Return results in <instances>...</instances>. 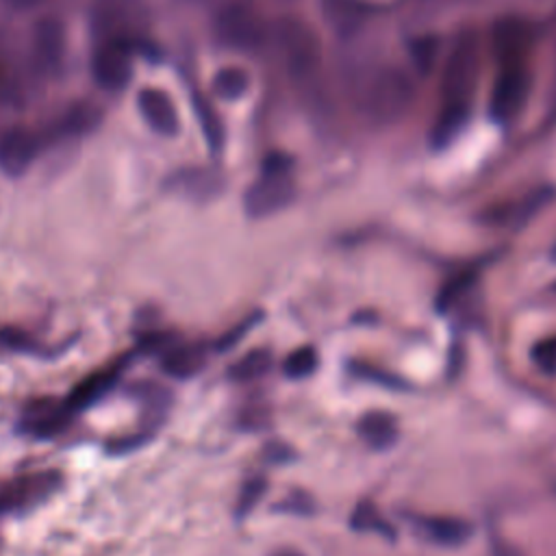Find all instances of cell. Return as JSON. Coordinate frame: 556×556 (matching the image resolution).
<instances>
[{"label": "cell", "instance_id": "cell-10", "mask_svg": "<svg viewBox=\"0 0 556 556\" xmlns=\"http://www.w3.org/2000/svg\"><path fill=\"white\" fill-rule=\"evenodd\" d=\"M67 50L65 24L54 15L39 17L30 28V63L41 76H56L63 70Z\"/></svg>", "mask_w": 556, "mask_h": 556}, {"label": "cell", "instance_id": "cell-32", "mask_svg": "<svg viewBox=\"0 0 556 556\" xmlns=\"http://www.w3.org/2000/svg\"><path fill=\"white\" fill-rule=\"evenodd\" d=\"M554 17H556V15H554Z\"/></svg>", "mask_w": 556, "mask_h": 556}, {"label": "cell", "instance_id": "cell-4", "mask_svg": "<svg viewBox=\"0 0 556 556\" xmlns=\"http://www.w3.org/2000/svg\"><path fill=\"white\" fill-rule=\"evenodd\" d=\"M410 78L395 67L376 70L361 89V106L374 122H395L400 119L413 102Z\"/></svg>", "mask_w": 556, "mask_h": 556}, {"label": "cell", "instance_id": "cell-29", "mask_svg": "<svg viewBox=\"0 0 556 556\" xmlns=\"http://www.w3.org/2000/svg\"><path fill=\"white\" fill-rule=\"evenodd\" d=\"M491 547H493V556H521L519 549L504 539H495Z\"/></svg>", "mask_w": 556, "mask_h": 556}, {"label": "cell", "instance_id": "cell-18", "mask_svg": "<svg viewBox=\"0 0 556 556\" xmlns=\"http://www.w3.org/2000/svg\"><path fill=\"white\" fill-rule=\"evenodd\" d=\"M361 439L374 450H387L397 439V424L395 417L384 410H371L361 417L358 421Z\"/></svg>", "mask_w": 556, "mask_h": 556}, {"label": "cell", "instance_id": "cell-21", "mask_svg": "<svg viewBox=\"0 0 556 556\" xmlns=\"http://www.w3.org/2000/svg\"><path fill=\"white\" fill-rule=\"evenodd\" d=\"M130 395L141 402V406L148 413V426H150V430H154V426H159V421L172 400L167 389H163L161 384H154V382H137L130 387Z\"/></svg>", "mask_w": 556, "mask_h": 556}, {"label": "cell", "instance_id": "cell-30", "mask_svg": "<svg viewBox=\"0 0 556 556\" xmlns=\"http://www.w3.org/2000/svg\"><path fill=\"white\" fill-rule=\"evenodd\" d=\"M2 2L15 11H30V9H37L39 4H43L46 0H2Z\"/></svg>", "mask_w": 556, "mask_h": 556}, {"label": "cell", "instance_id": "cell-15", "mask_svg": "<svg viewBox=\"0 0 556 556\" xmlns=\"http://www.w3.org/2000/svg\"><path fill=\"white\" fill-rule=\"evenodd\" d=\"M102 122V109L93 102H74L70 104L52 124L48 130H43L46 143L59 141V139H74L83 137L91 130H96Z\"/></svg>", "mask_w": 556, "mask_h": 556}, {"label": "cell", "instance_id": "cell-2", "mask_svg": "<svg viewBox=\"0 0 556 556\" xmlns=\"http://www.w3.org/2000/svg\"><path fill=\"white\" fill-rule=\"evenodd\" d=\"M280 63L295 80H311L319 70V41L315 30L295 15H282L269 26Z\"/></svg>", "mask_w": 556, "mask_h": 556}, {"label": "cell", "instance_id": "cell-17", "mask_svg": "<svg viewBox=\"0 0 556 556\" xmlns=\"http://www.w3.org/2000/svg\"><path fill=\"white\" fill-rule=\"evenodd\" d=\"M161 367L163 371H167L169 376L178 378V380H185V378H191L195 376L202 365H204V350L195 343H180V341H174L169 348H165L161 354Z\"/></svg>", "mask_w": 556, "mask_h": 556}, {"label": "cell", "instance_id": "cell-1", "mask_svg": "<svg viewBox=\"0 0 556 556\" xmlns=\"http://www.w3.org/2000/svg\"><path fill=\"white\" fill-rule=\"evenodd\" d=\"M480 52L473 33H460L445 61L441 74V109L434 119L432 139L437 143L450 141L467 119L473 87L478 80Z\"/></svg>", "mask_w": 556, "mask_h": 556}, {"label": "cell", "instance_id": "cell-14", "mask_svg": "<svg viewBox=\"0 0 556 556\" xmlns=\"http://www.w3.org/2000/svg\"><path fill=\"white\" fill-rule=\"evenodd\" d=\"M137 109L143 122L161 137H176L180 132V117L174 100L159 87H143L137 93Z\"/></svg>", "mask_w": 556, "mask_h": 556}, {"label": "cell", "instance_id": "cell-28", "mask_svg": "<svg viewBox=\"0 0 556 556\" xmlns=\"http://www.w3.org/2000/svg\"><path fill=\"white\" fill-rule=\"evenodd\" d=\"M354 526L356 528H376L378 513L369 504H361L358 508H354Z\"/></svg>", "mask_w": 556, "mask_h": 556}, {"label": "cell", "instance_id": "cell-12", "mask_svg": "<svg viewBox=\"0 0 556 556\" xmlns=\"http://www.w3.org/2000/svg\"><path fill=\"white\" fill-rule=\"evenodd\" d=\"M128 363H130V354H126V356L117 358L115 363H111V365H106V367H102V369L89 374L87 378H83V380L70 391V395L63 400L65 410L74 417V415L83 413L85 408L93 406L96 402H100V400L117 384V380H119L122 371L128 367Z\"/></svg>", "mask_w": 556, "mask_h": 556}, {"label": "cell", "instance_id": "cell-3", "mask_svg": "<svg viewBox=\"0 0 556 556\" xmlns=\"http://www.w3.org/2000/svg\"><path fill=\"white\" fill-rule=\"evenodd\" d=\"M291 159L282 152H271L263 159L256 180L243 195V208L250 217H267L282 211L293 200Z\"/></svg>", "mask_w": 556, "mask_h": 556}, {"label": "cell", "instance_id": "cell-23", "mask_svg": "<svg viewBox=\"0 0 556 556\" xmlns=\"http://www.w3.org/2000/svg\"><path fill=\"white\" fill-rule=\"evenodd\" d=\"M167 187L172 191L185 193L189 198H206L211 193V176L200 169H187V172H176L169 176Z\"/></svg>", "mask_w": 556, "mask_h": 556}, {"label": "cell", "instance_id": "cell-11", "mask_svg": "<svg viewBox=\"0 0 556 556\" xmlns=\"http://www.w3.org/2000/svg\"><path fill=\"white\" fill-rule=\"evenodd\" d=\"M43 132L28 126H11L0 135V169L15 178L22 176L43 150Z\"/></svg>", "mask_w": 556, "mask_h": 556}, {"label": "cell", "instance_id": "cell-22", "mask_svg": "<svg viewBox=\"0 0 556 556\" xmlns=\"http://www.w3.org/2000/svg\"><path fill=\"white\" fill-rule=\"evenodd\" d=\"M269 365H271V356L267 350H252L243 354L237 363H232L228 374L237 382H250L261 378L269 369Z\"/></svg>", "mask_w": 556, "mask_h": 556}, {"label": "cell", "instance_id": "cell-5", "mask_svg": "<svg viewBox=\"0 0 556 556\" xmlns=\"http://www.w3.org/2000/svg\"><path fill=\"white\" fill-rule=\"evenodd\" d=\"M154 46L146 37L139 39H102L96 41L91 54V76L106 91H119L132 76L135 54L148 56Z\"/></svg>", "mask_w": 556, "mask_h": 556}, {"label": "cell", "instance_id": "cell-25", "mask_svg": "<svg viewBox=\"0 0 556 556\" xmlns=\"http://www.w3.org/2000/svg\"><path fill=\"white\" fill-rule=\"evenodd\" d=\"M193 104H195V113H198V119H200V126L204 130V137L206 141L217 148L219 141H222V128H219V119L215 115V111L208 106V102L200 96H193Z\"/></svg>", "mask_w": 556, "mask_h": 556}, {"label": "cell", "instance_id": "cell-16", "mask_svg": "<svg viewBox=\"0 0 556 556\" xmlns=\"http://www.w3.org/2000/svg\"><path fill=\"white\" fill-rule=\"evenodd\" d=\"M417 530L437 545L458 547L471 536V526L465 519L450 515H428L417 519Z\"/></svg>", "mask_w": 556, "mask_h": 556}, {"label": "cell", "instance_id": "cell-9", "mask_svg": "<svg viewBox=\"0 0 556 556\" xmlns=\"http://www.w3.org/2000/svg\"><path fill=\"white\" fill-rule=\"evenodd\" d=\"M530 93V70L526 56H502L500 74L491 91V115L497 122H510L523 109Z\"/></svg>", "mask_w": 556, "mask_h": 556}, {"label": "cell", "instance_id": "cell-26", "mask_svg": "<svg viewBox=\"0 0 556 556\" xmlns=\"http://www.w3.org/2000/svg\"><path fill=\"white\" fill-rule=\"evenodd\" d=\"M532 358L543 371H556V337L536 343L532 348Z\"/></svg>", "mask_w": 556, "mask_h": 556}, {"label": "cell", "instance_id": "cell-27", "mask_svg": "<svg viewBox=\"0 0 556 556\" xmlns=\"http://www.w3.org/2000/svg\"><path fill=\"white\" fill-rule=\"evenodd\" d=\"M263 491H265V480H258V478L250 480V482L241 489V495H239V504H237L239 515H245V513L261 500Z\"/></svg>", "mask_w": 556, "mask_h": 556}, {"label": "cell", "instance_id": "cell-8", "mask_svg": "<svg viewBox=\"0 0 556 556\" xmlns=\"http://www.w3.org/2000/svg\"><path fill=\"white\" fill-rule=\"evenodd\" d=\"M63 484V473L56 469H41L17 476L0 486V517L28 513L48 502Z\"/></svg>", "mask_w": 556, "mask_h": 556}, {"label": "cell", "instance_id": "cell-6", "mask_svg": "<svg viewBox=\"0 0 556 556\" xmlns=\"http://www.w3.org/2000/svg\"><path fill=\"white\" fill-rule=\"evenodd\" d=\"M213 33L222 46L239 52H254L269 39V26L245 2L224 4L215 13Z\"/></svg>", "mask_w": 556, "mask_h": 556}, {"label": "cell", "instance_id": "cell-7", "mask_svg": "<svg viewBox=\"0 0 556 556\" xmlns=\"http://www.w3.org/2000/svg\"><path fill=\"white\" fill-rule=\"evenodd\" d=\"M143 0H96L91 7V33L102 39H139L146 26Z\"/></svg>", "mask_w": 556, "mask_h": 556}, {"label": "cell", "instance_id": "cell-13", "mask_svg": "<svg viewBox=\"0 0 556 556\" xmlns=\"http://www.w3.org/2000/svg\"><path fill=\"white\" fill-rule=\"evenodd\" d=\"M72 421V415L65 410L63 400L39 397L30 402L20 419V430L35 439L56 437Z\"/></svg>", "mask_w": 556, "mask_h": 556}, {"label": "cell", "instance_id": "cell-31", "mask_svg": "<svg viewBox=\"0 0 556 556\" xmlns=\"http://www.w3.org/2000/svg\"><path fill=\"white\" fill-rule=\"evenodd\" d=\"M271 556H304V554H300L298 549H278Z\"/></svg>", "mask_w": 556, "mask_h": 556}, {"label": "cell", "instance_id": "cell-24", "mask_svg": "<svg viewBox=\"0 0 556 556\" xmlns=\"http://www.w3.org/2000/svg\"><path fill=\"white\" fill-rule=\"evenodd\" d=\"M317 367V352L313 348H298L285 361V374L289 378H304Z\"/></svg>", "mask_w": 556, "mask_h": 556}, {"label": "cell", "instance_id": "cell-20", "mask_svg": "<svg viewBox=\"0 0 556 556\" xmlns=\"http://www.w3.org/2000/svg\"><path fill=\"white\" fill-rule=\"evenodd\" d=\"M211 87L219 100L232 102V100H239L241 96H245V91L250 89V74L243 67L226 65L215 72Z\"/></svg>", "mask_w": 556, "mask_h": 556}, {"label": "cell", "instance_id": "cell-19", "mask_svg": "<svg viewBox=\"0 0 556 556\" xmlns=\"http://www.w3.org/2000/svg\"><path fill=\"white\" fill-rule=\"evenodd\" d=\"M328 24L337 33H354L367 20V4L361 0H321L319 2Z\"/></svg>", "mask_w": 556, "mask_h": 556}]
</instances>
